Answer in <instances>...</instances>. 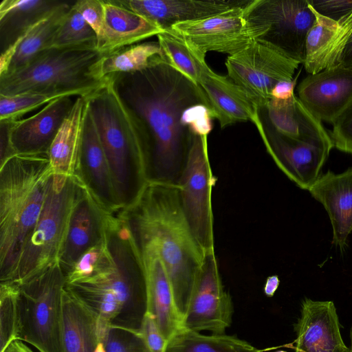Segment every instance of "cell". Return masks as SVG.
I'll return each instance as SVG.
<instances>
[{"instance_id": "obj_8", "label": "cell", "mask_w": 352, "mask_h": 352, "mask_svg": "<svg viewBox=\"0 0 352 352\" xmlns=\"http://www.w3.org/2000/svg\"><path fill=\"white\" fill-rule=\"evenodd\" d=\"M65 285L59 263L18 285L19 340L40 352H65Z\"/></svg>"}, {"instance_id": "obj_16", "label": "cell", "mask_w": 352, "mask_h": 352, "mask_svg": "<svg viewBox=\"0 0 352 352\" xmlns=\"http://www.w3.org/2000/svg\"><path fill=\"white\" fill-rule=\"evenodd\" d=\"M298 95L314 116L332 124L352 101V70L336 66L309 74L298 86Z\"/></svg>"}, {"instance_id": "obj_43", "label": "cell", "mask_w": 352, "mask_h": 352, "mask_svg": "<svg viewBox=\"0 0 352 352\" xmlns=\"http://www.w3.org/2000/svg\"><path fill=\"white\" fill-rule=\"evenodd\" d=\"M296 80H283L278 82L272 89L271 92V98L278 100H286L292 97L294 94V87L296 84Z\"/></svg>"}, {"instance_id": "obj_41", "label": "cell", "mask_w": 352, "mask_h": 352, "mask_svg": "<svg viewBox=\"0 0 352 352\" xmlns=\"http://www.w3.org/2000/svg\"><path fill=\"white\" fill-rule=\"evenodd\" d=\"M139 334L146 352H166L168 342L153 316L148 312L144 318Z\"/></svg>"}, {"instance_id": "obj_32", "label": "cell", "mask_w": 352, "mask_h": 352, "mask_svg": "<svg viewBox=\"0 0 352 352\" xmlns=\"http://www.w3.org/2000/svg\"><path fill=\"white\" fill-rule=\"evenodd\" d=\"M157 36L165 63L199 86L209 68L206 56L170 30Z\"/></svg>"}, {"instance_id": "obj_40", "label": "cell", "mask_w": 352, "mask_h": 352, "mask_svg": "<svg viewBox=\"0 0 352 352\" xmlns=\"http://www.w3.org/2000/svg\"><path fill=\"white\" fill-rule=\"evenodd\" d=\"M331 137L338 150L352 154V101L332 123Z\"/></svg>"}, {"instance_id": "obj_24", "label": "cell", "mask_w": 352, "mask_h": 352, "mask_svg": "<svg viewBox=\"0 0 352 352\" xmlns=\"http://www.w3.org/2000/svg\"><path fill=\"white\" fill-rule=\"evenodd\" d=\"M322 204L333 229L332 243L341 252L348 245L352 231V166L341 173L321 174L308 190Z\"/></svg>"}, {"instance_id": "obj_44", "label": "cell", "mask_w": 352, "mask_h": 352, "mask_svg": "<svg viewBox=\"0 0 352 352\" xmlns=\"http://www.w3.org/2000/svg\"><path fill=\"white\" fill-rule=\"evenodd\" d=\"M336 66L352 70V32L336 60L334 67Z\"/></svg>"}, {"instance_id": "obj_45", "label": "cell", "mask_w": 352, "mask_h": 352, "mask_svg": "<svg viewBox=\"0 0 352 352\" xmlns=\"http://www.w3.org/2000/svg\"><path fill=\"white\" fill-rule=\"evenodd\" d=\"M280 285V280L277 275H272L267 278L264 287V294L267 297H272Z\"/></svg>"}, {"instance_id": "obj_20", "label": "cell", "mask_w": 352, "mask_h": 352, "mask_svg": "<svg viewBox=\"0 0 352 352\" xmlns=\"http://www.w3.org/2000/svg\"><path fill=\"white\" fill-rule=\"evenodd\" d=\"M199 86L221 129L241 122L250 121L255 126L260 122L261 107L257 100L229 77L209 67Z\"/></svg>"}, {"instance_id": "obj_34", "label": "cell", "mask_w": 352, "mask_h": 352, "mask_svg": "<svg viewBox=\"0 0 352 352\" xmlns=\"http://www.w3.org/2000/svg\"><path fill=\"white\" fill-rule=\"evenodd\" d=\"M50 48L98 49L95 32L74 4L56 30Z\"/></svg>"}, {"instance_id": "obj_25", "label": "cell", "mask_w": 352, "mask_h": 352, "mask_svg": "<svg viewBox=\"0 0 352 352\" xmlns=\"http://www.w3.org/2000/svg\"><path fill=\"white\" fill-rule=\"evenodd\" d=\"M311 9L316 20L306 37L305 60L303 63L309 74L333 67L352 32V10L336 21Z\"/></svg>"}, {"instance_id": "obj_28", "label": "cell", "mask_w": 352, "mask_h": 352, "mask_svg": "<svg viewBox=\"0 0 352 352\" xmlns=\"http://www.w3.org/2000/svg\"><path fill=\"white\" fill-rule=\"evenodd\" d=\"M65 3L47 0H3L0 4L1 52Z\"/></svg>"}, {"instance_id": "obj_39", "label": "cell", "mask_w": 352, "mask_h": 352, "mask_svg": "<svg viewBox=\"0 0 352 352\" xmlns=\"http://www.w3.org/2000/svg\"><path fill=\"white\" fill-rule=\"evenodd\" d=\"M212 119L214 118L208 107L196 104L184 111L181 124L193 135L208 137L213 128Z\"/></svg>"}, {"instance_id": "obj_4", "label": "cell", "mask_w": 352, "mask_h": 352, "mask_svg": "<svg viewBox=\"0 0 352 352\" xmlns=\"http://www.w3.org/2000/svg\"><path fill=\"white\" fill-rule=\"evenodd\" d=\"M87 97L122 209L133 205L148 184L151 142L142 120L119 96L111 76Z\"/></svg>"}, {"instance_id": "obj_15", "label": "cell", "mask_w": 352, "mask_h": 352, "mask_svg": "<svg viewBox=\"0 0 352 352\" xmlns=\"http://www.w3.org/2000/svg\"><path fill=\"white\" fill-rule=\"evenodd\" d=\"M74 96L55 99L25 119L8 122V142L10 155L48 154L64 120L75 102Z\"/></svg>"}, {"instance_id": "obj_38", "label": "cell", "mask_w": 352, "mask_h": 352, "mask_svg": "<svg viewBox=\"0 0 352 352\" xmlns=\"http://www.w3.org/2000/svg\"><path fill=\"white\" fill-rule=\"evenodd\" d=\"M107 352H146L139 333L109 327L104 338Z\"/></svg>"}, {"instance_id": "obj_7", "label": "cell", "mask_w": 352, "mask_h": 352, "mask_svg": "<svg viewBox=\"0 0 352 352\" xmlns=\"http://www.w3.org/2000/svg\"><path fill=\"white\" fill-rule=\"evenodd\" d=\"M82 186L75 176L53 175L40 217L4 283L21 285L59 263Z\"/></svg>"}, {"instance_id": "obj_47", "label": "cell", "mask_w": 352, "mask_h": 352, "mask_svg": "<svg viewBox=\"0 0 352 352\" xmlns=\"http://www.w3.org/2000/svg\"><path fill=\"white\" fill-rule=\"evenodd\" d=\"M350 338H351V342H352V327H351V331H350Z\"/></svg>"}, {"instance_id": "obj_10", "label": "cell", "mask_w": 352, "mask_h": 352, "mask_svg": "<svg viewBox=\"0 0 352 352\" xmlns=\"http://www.w3.org/2000/svg\"><path fill=\"white\" fill-rule=\"evenodd\" d=\"M216 181L208 157V137L191 133L186 165L177 186L187 222L207 254L214 252L212 190Z\"/></svg>"}, {"instance_id": "obj_1", "label": "cell", "mask_w": 352, "mask_h": 352, "mask_svg": "<svg viewBox=\"0 0 352 352\" xmlns=\"http://www.w3.org/2000/svg\"><path fill=\"white\" fill-rule=\"evenodd\" d=\"M65 289L110 327L140 333L147 312L145 273L119 212L107 215L101 241L65 275Z\"/></svg>"}, {"instance_id": "obj_19", "label": "cell", "mask_w": 352, "mask_h": 352, "mask_svg": "<svg viewBox=\"0 0 352 352\" xmlns=\"http://www.w3.org/2000/svg\"><path fill=\"white\" fill-rule=\"evenodd\" d=\"M109 213L82 185L72 210L59 258L65 276L86 252L101 241Z\"/></svg>"}, {"instance_id": "obj_18", "label": "cell", "mask_w": 352, "mask_h": 352, "mask_svg": "<svg viewBox=\"0 0 352 352\" xmlns=\"http://www.w3.org/2000/svg\"><path fill=\"white\" fill-rule=\"evenodd\" d=\"M74 176L107 211L115 213L122 210L106 154L88 104Z\"/></svg>"}, {"instance_id": "obj_2", "label": "cell", "mask_w": 352, "mask_h": 352, "mask_svg": "<svg viewBox=\"0 0 352 352\" xmlns=\"http://www.w3.org/2000/svg\"><path fill=\"white\" fill-rule=\"evenodd\" d=\"M111 76L119 96L142 120L149 134L148 183L177 186L191 138V133L181 124V116L192 105L208 107L203 90L165 61L142 71Z\"/></svg>"}, {"instance_id": "obj_30", "label": "cell", "mask_w": 352, "mask_h": 352, "mask_svg": "<svg viewBox=\"0 0 352 352\" xmlns=\"http://www.w3.org/2000/svg\"><path fill=\"white\" fill-rule=\"evenodd\" d=\"M74 2L65 1L61 7L37 23L19 41L1 52L11 58L8 69L4 75L24 67L39 54L50 48L56 30Z\"/></svg>"}, {"instance_id": "obj_13", "label": "cell", "mask_w": 352, "mask_h": 352, "mask_svg": "<svg viewBox=\"0 0 352 352\" xmlns=\"http://www.w3.org/2000/svg\"><path fill=\"white\" fill-rule=\"evenodd\" d=\"M233 312L232 298L223 286L215 253L211 252L207 255L182 328L223 334L232 324Z\"/></svg>"}, {"instance_id": "obj_17", "label": "cell", "mask_w": 352, "mask_h": 352, "mask_svg": "<svg viewBox=\"0 0 352 352\" xmlns=\"http://www.w3.org/2000/svg\"><path fill=\"white\" fill-rule=\"evenodd\" d=\"M296 340L285 347L300 352H351L341 336L340 324L333 301L305 298L300 316L294 324Z\"/></svg>"}, {"instance_id": "obj_42", "label": "cell", "mask_w": 352, "mask_h": 352, "mask_svg": "<svg viewBox=\"0 0 352 352\" xmlns=\"http://www.w3.org/2000/svg\"><path fill=\"white\" fill-rule=\"evenodd\" d=\"M319 14L339 21L352 10V0H308Z\"/></svg>"}, {"instance_id": "obj_12", "label": "cell", "mask_w": 352, "mask_h": 352, "mask_svg": "<svg viewBox=\"0 0 352 352\" xmlns=\"http://www.w3.org/2000/svg\"><path fill=\"white\" fill-rule=\"evenodd\" d=\"M245 6L203 19L177 23L168 30L182 36L204 56L208 52L232 56L258 38L245 16Z\"/></svg>"}, {"instance_id": "obj_50", "label": "cell", "mask_w": 352, "mask_h": 352, "mask_svg": "<svg viewBox=\"0 0 352 352\" xmlns=\"http://www.w3.org/2000/svg\"><path fill=\"white\" fill-rule=\"evenodd\" d=\"M295 352H300L299 351L295 350Z\"/></svg>"}, {"instance_id": "obj_35", "label": "cell", "mask_w": 352, "mask_h": 352, "mask_svg": "<svg viewBox=\"0 0 352 352\" xmlns=\"http://www.w3.org/2000/svg\"><path fill=\"white\" fill-rule=\"evenodd\" d=\"M19 286L14 283H0V352L18 339Z\"/></svg>"}, {"instance_id": "obj_3", "label": "cell", "mask_w": 352, "mask_h": 352, "mask_svg": "<svg viewBox=\"0 0 352 352\" xmlns=\"http://www.w3.org/2000/svg\"><path fill=\"white\" fill-rule=\"evenodd\" d=\"M119 213L137 246L152 248L162 259L183 322L208 254L187 222L178 186L148 183L136 201Z\"/></svg>"}, {"instance_id": "obj_29", "label": "cell", "mask_w": 352, "mask_h": 352, "mask_svg": "<svg viewBox=\"0 0 352 352\" xmlns=\"http://www.w3.org/2000/svg\"><path fill=\"white\" fill-rule=\"evenodd\" d=\"M87 104L86 96L76 97L72 109L51 144L48 157L54 174L74 176Z\"/></svg>"}, {"instance_id": "obj_31", "label": "cell", "mask_w": 352, "mask_h": 352, "mask_svg": "<svg viewBox=\"0 0 352 352\" xmlns=\"http://www.w3.org/2000/svg\"><path fill=\"white\" fill-rule=\"evenodd\" d=\"M164 61L158 42L138 43L103 55L93 66L91 74L97 80L117 74H130Z\"/></svg>"}, {"instance_id": "obj_22", "label": "cell", "mask_w": 352, "mask_h": 352, "mask_svg": "<svg viewBox=\"0 0 352 352\" xmlns=\"http://www.w3.org/2000/svg\"><path fill=\"white\" fill-rule=\"evenodd\" d=\"M261 113L284 136L329 151L334 146L321 121L306 109L296 95L286 100L270 99Z\"/></svg>"}, {"instance_id": "obj_37", "label": "cell", "mask_w": 352, "mask_h": 352, "mask_svg": "<svg viewBox=\"0 0 352 352\" xmlns=\"http://www.w3.org/2000/svg\"><path fill=\"white\" fill-rule=\"evenodd\" d=\"M74 7L95 32L98 50L103 54L107 43V29L102 0H78Z\"/></svg>"}, {"instance_id": "obj_46", "label": "cell", "mask_w": 352, "mask_h": 352, "mask_svg": "<svg viewBox=\"0 0 352 352\" xmlns=\"http://www.w3.org/2000/svg\"><path fill=\"white\" fill-rule=\"evenodd\" d=\"M3 352H33L23 341L15 340Z\"/></svg>"}, {"instance_id": "obj_21", "label": "cell", "mask_w": 352, "mask_h": 352, "mask_svg": "<svg viewBox=\"0 0 352 352\" xmlns=\"http://www.w3.org/2000/svg\"><path fill=\"white\" fill-rule=\"evenodd\" d=\"M126 8L158 25L164 30L245 6L240 0H116Z\"/></svg>"}, {"instance_id": "obj_14", "label": "cell", "mask_w": 352, "mask_h": 352, "mask_svg": "<svg viewBox=\"0 0 352 352\" xmlns=\"http://www.w3.org/2000/svg\"><path fill=\"white\" fill-rule=\"evenodd\" d=\"M256 126L278 167L299 188L309 190L321 175L330 151L278 133L261 113Z\"/></svg>"}, {"instance_id": "obj_27", "label": "cell", "mask_w": 352, "mask_h": 352, "mask_svg": "<svg viewBox=\"0 0 352 352\" xmlns=\"http://www.w3.org/2000/svg\"><path fill=\"white\" fill-rule=\"evenodd\" d=\"M107 29L103 54L140 43L164 30L144 16L126 8L116 0H102Z\"/></svg>"}, {"instance_id": "obj_33", "label": "cell", "mask_w": 352, "mask_h": 352, "mask_svg": "<svg viewBox=\"0 0 352 352\" xmlns=\"http://www.w3.org/2000/svg\"><path fill=\"white\" fill-rule=\"evenodd\" d=\"M166 352H264L234 336L206 335L181 329L168 342Z\"/></svg>"}, {"instance_id": "obj_6", "label": "cell", "mask_w": 352, "mask_h": 352, "mask_svg": "<svg viewBox=\"0 0 352 352\" xmlns=\"http://www.w3.org/2000/svg\"><path fill=\"white\" fill-rule=\"evenodd\" d=\"M98 49L50 48L24 67L0 76V95L27 93L87 96L104 82L91 74L103 56Z\"/></svg>"}, {"instance_id": "obj_11", "label": "cell", "mask_w": 352, "mask_h": 352, "mask_svg": "<svg viewBox=\"0 0 352 352\" xmlns=\"http://www.w3.org/2000/svg\"><path fill=\"white\" fill-rule=\"evenodd\" d=\"M299 63L271 44L255 39L245 48L228 56L225 65L228 77L243 87L264 107L274 87L292 80Z\"/></svg>"}, {"instance_id": "obj_23", "label": "cell", "mask_w": 352, "mask_h": 352, "mask_svg": "<svg viewBox=\"0 0 352 352\" xmlns=\"http://www.w3.org/2000/svg\"><path fill=\"white\" fill-rule=\"evenodd\" d=\"M144 270L147 312L168 342L182 329V318L177 309L171 285L164 263L157 252L151 247H138Z\"/></svg>"}, {"instance_id": "obj_5", "label": "cell", "mask_w": 352, "mask_h": 352, "mask_svg": "<svg viewBox=\"0 0 352 352\" xmlns=\"http://www.w3.org/2000/svg\"><path fill=\"white\" fill-rule=\"evenodd\" d=\"M53 175L48 154H14L0 162V283L40 217Z\"/></svg>"}, {"instance_id": "obj_48", "label": "cell", "mask_w": 352, "mask_h": 352, "mask_svg": "<svg viewBox=\"0 0 352 352\" xmlns=\"http://www.w3.org/2000/svg\"><path fill=\"white\" fill-rule=\"evenodd\" d=\"M276 352H287V351H283V350H280V351H276Z\"/></svg>"}, {"instance_id": "obj_26", "label": "cell", "mask_w": 352, "mask_h": 352, "mask_svg": "<svg viewBox=\"0 0 352 352\" xmlns=\"http://www.w3.org/2000/svg\"><path fill=\"white\" fill-rule=\"evenodd\" d=\"M63 314L65 352H107L104 338L110 326L65 289Z\"/></svg>"}, {"instance_id": "obj_49", "label": "cell", "mask_w": 352, "mask_h": 352, "mask_svg": "<svg viewBox=\"0 0 352 352\" xmlns=\"http://www.w3.org/2000/svg\"><path fill=\"white\" fill-rule=\"evenodd\" d=\"M350 349H351V352H352V342H351V347H350Z\"/></svg>"}, {"instance_id": "obj_36", "label": "cell", "mask_w": 352, "mask_h": 352, "mask_svg": "<svg viewBox=\"0 0 352 352\" xmlns=\"http://www.w3.org/2000/svg\"><path fill=\"white\" fill-rule=\"evenodd\" d=\"M64 97L59 95L27 93L15 96L0 95V122H14L51 101Z\"/></svg>"}, {"instance_id": "obj_9", "label": "cell", "mask_w": 352, "mask_h": 352, "mask_svg": "<svg viewBox=\"0 0 352 352\" xmlns=\"http://www.w3.org/2000/svg\"><path fill=\"white\" fill-rule=\"evenodd\" d=\"M244 14L257 39L305 63L306 37L316 20L308 0H250Z\"/></svg>"}]
</instances>
